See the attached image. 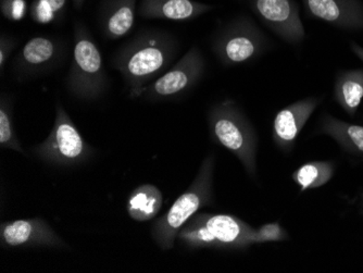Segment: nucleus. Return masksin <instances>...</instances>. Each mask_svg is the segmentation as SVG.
Returning <instances> with one entry per match:
<instances>
[{"instance_id": "1", "label": "nucleus", "mask_w": 363, "mask_h": 273, "mask_svg": "<svg viewBox=\"0 0 363 273\" xmlns=\"http://www.w3.org/2000/svg\"><path fill=\"white\" fill-rule=\"evenodd\" d=\"M179 42L166 30H142L122 46L112 59L114 69L130 91L155 81L179 52Z\"/></svg>"}, {"instance_id": "2", "label": "nucleus", "mask_w": 363, "mask_h": 273, "mask_svg": "<svg viewBox=\"0 0 363 273\" xmlns=\"http://www.w3.org/2000/svg\"><path fill=\"white\" fill-rule=\"evenodd\" d=\"M207 120L212 140L232 152L255 180L258 175V135L242 108L232 99H225L210 107Z\"/></svg>"}, {"instance_id": "3", "label": "nucleus", "mask_w": 363, "mask_h": 273, "mask_svg": "<svg viewBox=\"0 0 363 273\" xmlns=\"http://www.w3.org/2000/svg\"><path fill=\"white\" fill-rule=\"evenodd\" d=\"M216 162L217 157L213 152L206 156L189 189L152 224V238L160 250H172L183 225L201 208L211 205Z\"/></svg>"}, {"instance_id": "4", "label": "nucleus", "mask_w": 363, "mask_h": 273, "mask_svg": "<svg viewBox=\"0 0 363 273\" xmlns=\"http://www.w3.org/2000/svg\"><path fill=\"white\" fill-rule=\"evenodd\" d=\"M254 229L235 216L197 213L179 230L177 240L189 250H245L254 245Z\"/></svg>"}, {"instance_id": "5", "label": "nucleus", "mask_w": 363, "mask_h": 273, "mask_svg": "<svg viewBox=\"0 0 363 273\" xmlns=\"http://www.w3.org/2000/svg\"><path fill=\"white\" fill-rule=\"evenodd\" d=\"M67 89L82 101H97L108 89L103 56L83 22L74 24V47Z\"/></svg>"}, {"instance_id": "6", "label": "nucleus", "mask_w": 363, "mask_h": 273, "mask_svg": "<svg viewBox=\"0 0 363 273\" xmlns=\"http://www.w3.org/2000/svg\"><path fill=\"white\" fill-rule=\"evenodd\" d=\"M269 40L252 18L238 16L216 32L211 48L222 66H240L267 52Z\"/></svg>"}, {"instance_id": "7", "label": "nucleus", "mask_w": 363, "mask_h": 273, "mask_svg": "<svg viewBox=\"0 0 363 273\" xmlns=\"http://www.w3.org/2000/svg\"><path fill=\"white\" fill-rule=\"evenodd\" d=\"M94 148L77 130L74 122L60 103L56 106L54 128L44 142L32 148V154L42 162L61 167L85 164L93 157Z\"/></svg>"}, {"instance_id": "8", "label": "nucleus", "mask_w": 363, "mask_h": 273, "mask_svg": "<svg viewBox=\"0 0 363 273\" xmlns=\"http://www.w3.org/2000/svg\"><path fill=\"white\" fill-rule=\"evenodd\" d=\"M205 72V57L201 48L194 45L172 69L150 84L130 91L128 97L150 101L177 99L201 82Z\"/></svg>"}, {"instance_id": "9", "label": "nucleus", "mask_w": 363, "mask_h": 273, "mask_svg": "<svg viewBox=\"0 0 363 273\" xmlns=\"http://www.w3.org/2000/svg\"><path fill=\"white\" fill-rule=\"evenodd\" d=\"M257 17L287 44L297 46L306 38L301 9L295 0H246Z\"/></svg>"}, {"instance_id": "10", "label": "nucleus", "mask_w": 363, "mask_h": 273, "mask_svg": "<svg viewBox=\"0 0 363 273\" xmlns=\"http://www.w3.org/2000/svg\"><path fill=\"white\" fill-rule=\"evenodd\" d=\"M0 244L4 248H69L42 218L3 222L0 225Z\"/></svg>"}, {"instance_id": "11", "label": "nucleus", "mask_w": 363, "mask_h": 273, "mask_svg": "<svg viewBox=\"0 0 363 273\" xmlns=\"http://www.w3.org/2000/svg\"><path fill=\"white\" fill-rule=\"evenodd\" d=\"M65 54V44L54 36L30 38L14 59L13 73L18 79H28L52 71Z\"/></svg>"}, {"instance_id": "12", "label": "nucleus", "mask_w": 363, "mask_h": 273, "mask_svg": "<svg viewBox=\"0 0 363 273\" xmlns=\"http://www.w3.org/2000/svg\"><path fill=\"white\" fill-rule=\"evenodd\" d=\"M323 96H309L279 110L273 120L272 138L281 152L289 154L313 112L323 101Z\"/></svg>"}, {"instance_id": "13", "label": "nucleus", "mask_w": 363, "mask_h": 273, "mask_svg": "<svg viewBox=\"0 0 363 273\" xmlns=\"http://www.w3.org/2000/svg\"><path fill=\"white\" fill-rule=\"evenodd\" d=\"M310 18L350 32L363 30V0H303Z\"/></svg>"}, {"instance_id": "14", "label": "nucleus", "mask_w": 363, "mask_h": 273, "mask_svg": "<svg viewBox=\"0 0 363 273\" xmlns=\"http://www.w3.org/2000/svg\"><path fill=\"white\" fill-rule=\"evenodd\" d=\"M213 8L196 0H142L138 11L143 19L184 22L197 19Z\"/></svg>"}, {"instance_id": "15", "label": "nucleus", "mask_w": 363, "mask_h": 273, "mask_svg": "<svg viewBox=\"0 0 363 273\" xmlns=\"http://www.w3.org/2000/svg\"><path fill=\"white\" fill-rule=\"evenodd\" d=\"M138 0H103L98 11L101 33L108 40H119L135 24Z\"/></svg>"}, {"instance_id": "16", "label": "nucleus", "mask_w": 363, "mask_h": 273, "mask_svg": "<svg viewBox=\"0 0 363 273\" xmlns=\"http://www.w3.org/2000/svg\"><path fill=\"white\" fill-rule=\"evenodd\" d=\"M318 133L335 140L348 155L363 158V126L342 121L330 113H324L319 121Z\"/></svg>"}, {"instance_id": "17", "label": "nucleus", "mask_w": 363, "mask_h": 273, "mask_svg": "<svg viewBox=\"0 0 363 273\" xmlns=\"http://www.w3.org/2000/svg\"><path fill=\"white\" fill-rule=\"evenodd\" d=\"M333 97L348 116L354 117L363 99V68L340 71L334 81Z\"/></svg>"}, {"instance_id": "18", "label": "nucleus", "mask_w": 363, "mask_h": 273, "mask_svg": "<svg viewBox=\"0 0 363 273\" xmlns=\"http://www.w3.org/2000/svg\"><path fill=\"white\" fill-rule=\"evenodd\" d=\"M162 206L163 195L160 189L152 184H143L130 193L126 209L132 219L146 222L154 219Z\"/></svg>"}, {"instance_id": "19", "label": "nucleus", "mask_w": 363, "mask_h": 273, "mask_svg": "<svg viewBox=\"0 0 363 273\" xmlns=\"http://www.w3.org/2000/svg\"><path fill=\"white\" fill-rule=\"evenodd\" d=\"M336 166L330 160L307 162L299 167L291 175L301 191L318 189L328 184L335 174Z\"/></svg>"}, {"instance_id": "20", "label": "nucleus", "mask_w": 363, "mask_h": 273, "mask_svg": "<svg viewBox=\"0 0 363 273\" xmlns=\"http://www.w3.org/2000/svg\"><path fill=\"white\" fill-rule=\"evenodd\" d=\"M0 145L24 154L14 128L11 99L5 95L0 99Z\"/></svg>"}, {"instance_id": "21", "label": "nucleus", "mask_w": 363, "mask_h": 273, "mask_svg": "<svg viewBox=\"0 0 363 273\" xmlns=\"http://www.w3.org/2000/svg\"><path fill=\"white\" fill-rule=\"evenodd\" d=\"M289 233L286 230L277 223L263 224L258 229H254L252 232V243L256 244L270 243V242H283L289 240Z\"/></svg>"}, {"instance_id": "22", "label": "nucleus", "mask_w": 363, "mask_h": 273, "mask_svg": "<svg viewBox=\"0 0 363 273\" xmlns=\"http://www.w3.org/2000/svg\"><path fill=\"white\" fill-rule=\"evenodd\" d=\"M16 44H18V40L12 36H0V72L3 73L5 70L6 63H7L10 55L13 52Z\"/></svg>"}, {"instance_id": "23", "label": "nucleus", "mask_w": 363, "mask_h": 273, "mask_svg": "<svg viewBox=\"0 0 363 273\" xmlns=\"http://www.w3.org/2000/svg\"><path fill=\"white\" fill-rule=\"evenodd\" d=\"M40 6H44V9L50 12L52 18L63 17L65 10L68 7V0H38Z\"/></svg>"}, {"instance_id": "24", "label": "nucleus", "mask_w": 363, "mask_h": 273, "mask_svg": "<svg viewBox=\"0 0 363 273\" xmlns=\"http://www.w3.org/2000/svg\"><path fill=\"white\" fill-rule=\"evenodd\" d=\"M350 50L363 62V47L359 45L358 43L352 42L350 43Z\"/></svg>"}, {"instance_id": "25", "label": "nucleus", "mask_w": 363, "mask_h": 273, "mask_svg": "<svg viewBox=\"0 0 363 273\" xmlns=\"http://www.w3.org/2000/svg\"><path fill=\"white\" fill-rule=\"evenodd\" d=\"M356 201L354 204H356L357 208L359 209V213L363 216V191L357 196L356 201Z\"/></svg>"}, {"instance_id": "26", "label": "nucleus", "mask_w": 363, "mask_h": 273, "mask_svg": "<svg viewBox=\"0 0 363 273\" xmlns=\"http://www.w3.org/2000/svg\"><path fill=\"white\" fill-rule=\"evenodd\" d=\"M72 1L73 7H74V9L77 10V11H81L83 7H84L85 0H72Z\"/></svg>"}]
</instances>
